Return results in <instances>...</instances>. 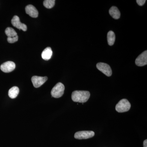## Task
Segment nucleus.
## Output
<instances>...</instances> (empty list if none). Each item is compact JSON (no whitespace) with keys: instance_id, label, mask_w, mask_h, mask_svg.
<instances>
[{"instance_id":"nucleus-1","label":"nucleus","mask_w":147,"mask_h":147,"mask_svg":"<svg viewBox=\"0 0 147 147\" xmlns=\"http://www.w3.org/2000/svg\"><path fill=\"white\" fill-rule=\"evenodd\" d=\"M90 94L87 91H74L71 94V99L74 102L84 103L89 99Z\"/></svg>"},{"instance_id":"nucleus-2","label":"nucleus","mask_w":147,"mask_h":147,"mask_svg":"<svg viewBox=\"0 0 147 147\" xmlns=\"http://www.w3.org/2000/svg\"><path fill=\"white\" fill-rule=\"evenodd\" d=\"M131 108V104L127 99H123L120 100L116 105L115 109L119 113L127 112Z\"/></svg>"},{"instance_id":"nucleus-3","label":"nucleus","mask_w":147,"mask_h":147,"mask_svg":"<svg viewBox=\"0 0 147 147\" xmlns=\"http://www.w3.org/2000/svg\"><path fill=\"white\" fill-rule=\"evenodd\" d=\"M65 86L61 83H58L53 87L51 94L53 97L59 98L63 95L64 92Z\"/></svg>"},{"instance_id":"nucleus-4","label":"nucleus","mask_w":147,"mask_h":147,"mask_svg":"<svg viewBox=\"0 0 147 147\" xmlns=\"http://www.w3.org/2000/svg\"><path fill=\"white\" fill-rule=\"evenodd\" d=\"M94 134V132L92 131H77L74 134V138L77 139H88L93 137Z\"/></svg>"},{"instance_id":"nucleus-5","label":"nucleus","mask_w":147,"mask_h":147,"mask_svg":"<svg viewBox=\"0 0 147 147\" xmlns=\"http://www.w3.org/2000/svg\"><path fill=\"white\" fill-rule=\"evenodd\" d=\"M96 67L99 71L108 76H110L112 74V70L110 65L103 63H98L96 64Z\"/></svg>"},{"instance_id":"nucleus-6","label":"nucleus","mask_w":147,"mask_h":147,"mask_svg":"<svg viewBox=\"0 0 147 147\" xmlns=\"http://www.w3.org/2000/svg\"><path fill=\"white\" fill-rule=\"evenodd\" d=\"M32 82L34 86L36 88H38L43 85L47 80V76H33L32 78Z\"/></svg>"},{"instance_id":"nucleus-7","label":"nucleus","mask_w":147,"mask_h":147,"mask_svg":"<svg viewBox=\"0 0 147 147\" xmlns=\"http://www.w3.org/2000/svg\"><path fill=\"white\" fill-rule=\"evenodd\" d=\"M16 67V65L13 62L9 61L3 63L1 65V70L5 73H9L13 71Z\"/></svg>"},{"instance_id":"nucleus-8","label":"nucleus","mask_w":147,"mask_h":147,"mask_svg":"<svg viewBox=\"0 0 147 147\" xmlns=\"http://www.w3.org/2000/svg\"><path fill=\"white\" fill-rule=\"evenodd\" d=\"M11 23L13 26L17 28L19 30H22L24 31H26L27 30L26 25L21 23L18 16H13V18L11 19Z\"/></svg>"},{"instance_id":"nucleus-9","label":"nucleus","mask_w":147,"mask_h":147,"mask_svg":"<svg viewBox=\"0 0 147 147\" xmlns=\"http://www.w3.org/2000/svg\"><path fill=\"white\" fill-rule=\"evenodd\" d=\"M135 63L138 66H143L147 64V51L146 50L138 56L135 60Z\"/></svg>"},{"instance_id":"nucleus-10","label":"nucleus","mask_w":147,"mask_h":147,"mask_svg":"<svg viewBox=\"0 0 147 147\" xmlns=\"http://www.w3.org/2000/svg\"><path fill=\"white\" fill-rule=\"evenodd\" d=\"M26 13L32 18H37L38 12L36 8L32 5H29L26 7Z\"/></svg>"},{"instance_id":"nucleus-11","label":"nucleus","mask_w":147,"mask_h":147,"mask_svg":"<svg viewBox=\"0 0 147 147\" xmlns=\"http://www.w3.org/2000/svg\"><path fill=\"white\" fill-rule=\"evenodd\" d=\"M53 51L51 47H47L43 50L41 54V57L43 59L48 61L51 59L53 55Z\"/></svg>"},{"instance_id":"nucleus-12","label":"nucleus","mask_w":147,"mask_h":147,"mask_svg":"<svg viewBox=\"0 0 147 147\" xmlns=\"http://www.w3.org/2000/svg\"><path fill=\"white\" fill-rule=\"evenodd\" d=\"M109 13L113 18L115 19H118L120 17L121 13L117 7L113 6L109 10Z\"/></svg>"},{"instance_id":"nucleus-13","label":"nucleus","mask_w":147,"mask_h":147,"mask_svg":"<svg viewBox=\"0 0 147 147\" xmlns=\"http://www.w3.org/2000/svg\"><path fill=\"white\" fill-rule=\"evenodd\" d=\"M19 92L18 87L14 86L9 89L8 92V95L11 98H14L17 97Z\"/></svg>"},{"instance_id":"nucleus-14","label":"nucleus","mask_w":147,"mask_h":147,"mask_svg":"<svg viewBox=\"0 0 147 147\" xmlns=\"http://www.w3.org/2000/svg\"><path fill=\"white\" fill-rule=\"evenodd\" d=\"M107 39L108 45L110 46L114 45L115 40V33L112 31L108 32L107 35Z\"/></svg>"},{"instance_id":"nucleus-15","label":"nucleus","mask_w":147,"mask_h":147,"mask_svg":"<svg viewBox=\"0 0 147 147\" xmlns=\"http://www.w3.org/2000/svg\"><path fill=\"white\" fill-rule=\"evenodd\" d=\"M5 33L8 38L13 37L17 35V33L12 28L8 27L6 29Z\"/></svg>"},{"instance_id":"nucleus-16","label":"nucleus","mask_w":147,"mask_h":147,"mask_svg":"<svg viewBox=\"0 0 147 147\" xmlns=\"http://www.w3.org/2000/svg\"><path fill=\"white\" fill-rule=\"evenodd\" d=\"M55 0H45L43 1V5L46 8L51 9L55 6Z\"/></svg>"},{"instance_id":"nucleus-17","label":"nucleus","mask_w":147,"mask_h":147,"mask_svg":"<svg viewBox=\"0 0 147 147\" xmlns=\"http://www.w3.org/2000/svg\"><path fill=\"white\" fill-rule=\"evenodd\" d=\"M7 41L9 43H13L14 42H17L18 40V35L16 36L13 37L11 38H7Z\"/></svg>"},{"instance_id":"nucleus-18","label":"nucleus","mask_w":147,"mask_h":147,"mask_svg":"<svg viewBox=\"0 0 147 147\" xmlns=\"http://www.w3.org/2000/svg\"><path fill=\"white\" fill-rule=\"evenodd\" d=\"M136 1L139 6H142L144 4L146 1H145V0H137Z\"/></svg>"},{"instance_id":"nucleus-19","label":"nucleus","mask_w":147,"mask_h":147,"mask_svg":"<svg viewBox=\"0 0 147 147\" xmlns=\"http://www.w3.org/2000/svg\"><path fill=\"white\" fill-rule=\"evenodd\" d=\"M144 147H147V140L146 139V140H144Z\"/></svg>"}]
</instances>
